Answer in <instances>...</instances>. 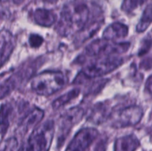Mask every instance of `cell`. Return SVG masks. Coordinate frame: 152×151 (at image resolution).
<instances>
[{"label": "cell", "mask_w": 152, "mask_h": 151, "mask_svg": "<svg viewBox=\"0 0 152 151\" xmlns=\"http://www.w3.org/2000/svg\"><path fill=\"white\" fill-rule=\"evenodd\" d=\"M90 10L86 3L73 2L65 6L56 26L59 33L66 36L81 30L88 24Z\"/></svg>", "instance_id": "obj_1"}, {"label": "cell", "mask_w": 152, "mask_h": 151, "mask_svg": "<svg viewBox=\"0 0 152 151\" xmlns=\"http://www.w3.org/2000/svg\"><path fill=\"white\" fill-rule=\"evenodd\" d=\"M66 84V78L62 72L58 70H47L34 77L31 81V89L41 96H50Z\"/></svg>", "instance_id": "obj_2"}, {"label": "cell", "mask_w": 152, "mask_h": 151, "mask_svg": "<svg viewBox=\"0 0 152 151\" xmlns=\"http://www.w3.org/2000/svg\"><path fill=\"white\" fill-rule=\"evenodd\" d=\"M53 122L48 121L39 126L18 151H48L53 134Z\"/></svg>", "instance_id": "obj_3"}, {"label": "cell", "mask_w": 152, "mask_h": 151, "mask_svg": "<svg viewBox=\"0 0 152 151\" xmlns=\"http://www.w3.org/2000/svg\"><path fill=\"white\" fill-rule=\"evenodd\" d=\"M123 59L118 56H108L105 58L99 59L93 63L86 65L82 70L83 77L92 78L101 76L112 72L123 64Z\"/></svg>", "instance_id": "obj_4"}, {"label": "cell", "mask_w": 152, "mask_h": 151, "mask_svg": "<svg viewBox=\"0 0 152 151\" xmlns=\"http://www.w3.org/2000/svg\"><path fill=\"white\" fill-rule=\"evenodd\" d=\"M130 47L129 42H114L111 40L97 39L91 43L86 48L87 56H112L114 54L126 53Z\"/></svg>", "instance_id": "obj_5"}, {"label": "cell", "mask_w": 152, "mask_h": 151, "mask_svg": "<svg viewBox=\"0 0 152 151\" xmlns=\"http://www.w3.org/2000/svg\"><path fill=\"white\" fill-rule=\"evenodd\" d=\"M143 115V110L139 106L126 107L119 111L114 118L112 126L114 127H126L138 124Z\"/></svg>", "instance_id": "obj_6"}, {"label": "cell", "mask_w": 152, "mask_h": 151, "mask_svg": "<svg viewBox=\"0 0 152 151\" xmlns=\"http://www.w3.org/2000/svg\"><path fill=\"white\" fill-rule=\"evenodd\" d=\"M99 135L94 128H84L80 130L67 148V151H86Z\"/></svg>", "instance_id": "obj_7"}, {"label": "cell", "mask_w": 152, "mask_h": 151, "mask_svg": "<svg viewBox=\"0 0 152 151\" xmlns=\"http://www.w3.org/2000/svg\"><path fill=\"white\" fill-rule=\"evenodd\" d=\"M83 114H84V110L82 108L74 107L70 109L62 115L58 142L60 143L61 142H64L73 126L79 122L83 118Z\"/></svg>", "instance_id": "obj_8"}, {"label": "cell", "mask_w": 152, "mask_h": 151, "mask_svg": "<svg viewBox=\"0 0 152 151\" xmlns=\"http://www.w3.org/2000/svg\"><path fill=\"white\" fill-rule=\"evenodd\" d=\"M0 52H1V64L4 65V62H7L14 47V41L12 34L7 30H2L1 31L0 37Z\"/></svg>", "instance_id": "obj_9"}, {"label": "cell", "mask_w": 152, "mask_h": 151, "mask_svg": "<svg viewBox=\"0 0 152 151\" xmlns=\"http://www.w3.org/2000/svg\"><path fill=\"white\" fill-rule=\"evenodd\" d=\"M129 33V28L127 25L120 22H115L110 25L104 30L102 37L107 40H117L127 36Z\"/></svg>", "instance_id": "obj_10"}, {"label": "cell", "mask_w": 152, "mask_h": 151, "mask_svg": "<svg viewBox=\"0 0 152 151\" xmlns=\"http://www.w3.org/2000/svg\"><path fill=\"white\" fill-rule=\"evenodd\" d=\"M102 21H95L91 24H87L81 30L77 33V35L75 38V44L77 46H80L83 43L86 42L88 39L91 38L94 36L100 27H102Z\"/></svg>", "instance_id": "obj_11"}, {"label": "cell", "mask_w": 152, "mask_h": 151, "mask_svg": "<svg viewBox=\"0 0 152 151\" xmlns=\"http://www.w3.org/2000/svg\"><path fill=\"white\" fill-rule=\"evenodd\" d=\"M110 114L111 111L109 109V105H107V103L99 102L95 105L91 110L88 120L94 124H99L106 120V118L110 116Z\"/></svg>", "instance_id": "obj_12"}, {"label": "cell", "mask_w": 152, "mask_h": 151, "mask_svg": "<svg viewBox=\"0 0 152 151\" xmlns=\"http://www.w3.org/2000/svg\"><path fill=\"white\" fill-rule=\"evenodd\" d=\"M56 15L53 11L47 9L39 8L34 11V19L37 25L42 27H50L56 21Z\"/></svg>", "instance_id": "obj_13"}, {"label": "cell", "mask_w": 152, "mask_h": 151, "mask_svg": "<svg viewBox=\"0 0 152 151\" xmlns=\"http://www.w3.org/2000/svg\"><path fill=\"white\" fill-rule=\"evenodd\" d=\"M140 142L133 135L123 136L117 139L114 145V151H135Z\"/></svg>", "instance_id": "obj_14"}, {"label": "cell", "mask_w": 152, "mask_h": 151, "mask_svg": "<svg viewBox=\"0 0 152 151\" xmlns=\"http://www.w3.org/2000/svg\"><path fill=\"white\" fill-rule=\"evenodd\" d=\"M44 116V112L39 108H35L28 114L22 121V128L27 130L39 123Z\"/></svg>", "instance_id": "obj_15"}, {"label": "cell", "mask_w": 152, "mask_h": 151, "mask_svg": "<svg viewBox=\"0 0 152 151\" xmlns=\"http://www.w3.org/2000/svg\"><path fill=\"white\" fill-rule=\"evenodd\" d=\"M80 93V89L74 88L72 90H69L68 92H67L65 94L62 95L61 96H59V98L56 99L54 102L52 104V107L54 110H58L59 108L62 107L64 105L68 104V102H71V100L74 99L75 98H77L79 96Z\"/></svg>", "instance_id": "obj_16"}, {"label": "cell", "mask_w": 152, "mask_h": 151, "mask_svg": "<svg viewBox=\"0 0 152 151\" xmlns=\"http://www.w3.org/2000/svg\"><path fill=\"white\" fill-rule=\"evenodd\" d=\"M152 22V4L146 7L144 10L139 24L137 26V31L142 33L148 28L150 24Z\"/></svg>", "instance_id": "obj_17"}, {"label": "cell", "mask_w": 152, "mask_h": 151, "mask_svg": "<svg viewBox=\"0 0 152 151\" xmlns=\"http://www.w3.org/2000/svg\"><path fill=\"white\" fill-rule=\"evenodd\" d=\"M1 139H2L9 127L10 108L7 105H1Z\"/></svg>", "instance_id": "obj_18"}, {"label": "cell", "mask_w": 152, "mask_h": 151, "mask_svg": "<svg viewBox=\"0 0 152 151\" xmlns=\"http://www.w3.org/2000/svg\"><path fill=\"white\" fill-rule=\"evenodd\" d=\"M145 0H124L122 4V10L126 13H131L144 3Z\"/></svg>", "instance_id": "obj_19"}, {"label": "cell", "mask_w": 152, "mask_h": 151, "mask_svg": "<svg viewBox=\"0 0 152 151\" xmlns=\"http://www.w3.org/2000/svg\"><path fill=\"white\" fill-rule=\"evenodd\" d=\"M18 144L16 138H9L4 142H2L1 146V151H13Z\"/></svg>", "instance_id": "obj_20"}, {"label": "cell", "mask_w": 152, "mask_h": 151, "mask_svg": "<svg viewBox=\"0 0 152 151\" xmlns=\"http://www.w3.org/2000/svg\"><path fill=\"white\" fill-rule=\"evenodd\" d=\"M152 46V37L151 35L148 36L147 38L143 39L142 42V45H141L140 48L139 50V56H143L145 55Z\"/></svg>", "instance_id": "obj_21"}, {"label": "cell", "mask_w": 152, "mask_h": 151, "mask_svg": "<svg viewBox=\"0 0 152 151\" xmlns=\"http://www.w3.org/2000/svg\"><path fill=\"white\" fill-rule=\"evenodd\" d=\"M43 42V38L38 34H31L29 37V44L32 47H39Z\"/></svg>", "instance_id": "obj_22"}, {"label": "cell", "mask_w": 152, "mask_h": 151, "mask_svg": "<svg viewBox=\"0 0 152 151\" xmlns=\"http://www.w3.org/2000/svg\"><path fill=\"white\" fill-rule=\"evenodd\" d=\"M141 68H144V69H150L152 68V59L149 58V59H146L144 61H142V63L140 65Z\"/></svg>", "instance_id": "obj_23"}, {"label": "cell", "mask_w": 152, "mask_h": 151, "mask_svg": "<svg viewBox=\"0 0 152 151\" xmlns=\"http://www.w3.org/2000/svg\"><path fill=\"white\" fill-rule=\"evenodd\" d=\"M145 89L150 94L152 95V75L147 79L146 84H145Z\"/></svg>", "instance_id": "obj_24"}, {"label": "cell", "mask_w": 152, "mask_h": 151, "mask_svg": "<svg viewBox=\"0 0 152 151\" xmlns=\"http://www.w3.org/2000/svg\"><path fill=\"white\" fill-rule=\"evenodd\" d=\"M94 151H105V141H100L96 145Z\"/></svg>", "instance_id": "obj_25"}, {"label": "cell", "mask_w": 152, "mask_h": 151, "mask_svg": "<svg viewBox=\"0 0 152 151\" xmlns=\"http://www.w3.org/2000/svg\"><path fill=\"white\" fill-rule=\"evenodd\" d=\"M12 1H13V2L15 3V4H21V3L23 2L25 0H12Z\"/></svg>", "instance_id": "obj_26"}, {"label": "cell", "mask_w": 152, "mask_h": 151, "mask_svg": "<svg viewBox=\"0 0 152 151\" xmlns=\"http://www.w3.org/2000/svg\"><path fill=\"white\" fill-rule=\"evenodd\" d=\"M151 126H152V113H151Z\"/></svg>", "instance_id": "obj_27"}]
</instances>
